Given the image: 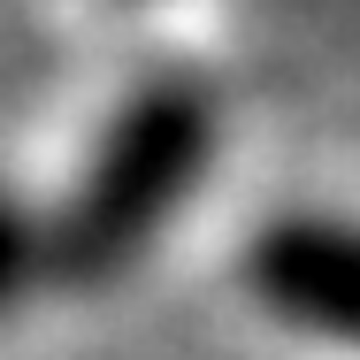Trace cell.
Here are the masks:
<instances>
[{
	"mask_svg": "<svg viewBox=\"0 0 360 360\" xmlns=\"http://www.w3.org/2000/svg\"><path fill=\"white\" fill-rule=\"evenodd\" d=\"M215 84L184 70L146 77L92 139V161L54 207V284L62 291H108L146 261V245L176 222L184 192L200 184L215 153Z\"/></svg>",
	"mask_w": 360,
	"mask_h": 360,
	"instance_id": "1",
	"label": "cell"
},
{
	"mask_svg": "<svg viewBox=\"0 0 360 360\" xmlns=\"http://www.w3.org/2000/svg\"><path fill=\"white\" fill-rule=\"evenodd\" d=\"M238 276L284 330L330 338V345H360V222L284 215V222L245 238Z\"/></svg>",
	"mask_w": 360,
	"mask_h": 360,
	"instance_id": "2",
	"label": "cell"
},
{
	"mask_svg": "<svg viewBox=\"0 0 360 360\" xmlns=\"http://www.w3.org/2000/svg\"><path fill=\"white\" fill-rule=\"evenodd\" d=\"M46 284H54V222L0 184V322H15Z\"/></svg>",
	"mask_w": 360,
	"mask_h": 360,
	"instance_id": "3",
	"label": "cell"
}]
</instances>
